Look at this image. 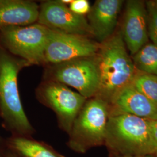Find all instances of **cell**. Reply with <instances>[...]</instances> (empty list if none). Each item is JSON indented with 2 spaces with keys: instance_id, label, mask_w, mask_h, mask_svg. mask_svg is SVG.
Segmentation results:
<instances>
[{
  "instance_id": "cell-1",
  "label": "cell",
  "mask_w": 157,
  "mask_h": 157,
  "mask_svg": "<svg viewBox=\"0 0 157 157\" xmlns=\"http://www.w3.org/2000/svg\"><path fill=\"white\" fill-rule=\"evenodd\" d=\"M122 33L100 44L96 54L100 87L95 97L109 104L120 90L131 84L139 72L129 56Z\"/></svg>"
},
{
  "instance_id": "cell-2",
  "label": "cell",
  "mask_w": 157,
  "mask_h": 157,
  "mask_svg": "<svg viewBox=\"0 0 157 157\" xmlns=\"http://www.w3.org/2000/svg\"><path fill=\"white\" fill-rule=\"evenodd\" d=\"M30 64L14 56L0 45V112L6 124L17 133L30 135L33 129L24 111L20 98L17 77Z\"/></svg>"
},
{
  "instance_id": "cell-3",
  "label": "cell",
  "mask_w": 157,
  "mask_h": 157,
  "mask_svg": "<svg viewBox=\"0 0 157 157\" xmlns=\"http://www.w3.org/2000/svg\"><path fill=\"white\" fill-rule=\"evenodd\" d=\"M151 122L124 113L109 116L105 144L124 157L150 155Z\"/></svg>"
},
{
  "instance_id": "cell-4",
  "label": "cell",
  "mask_w": 157,
  "mask_h": 157,
  "mask_svg": "<svg viewBox=\"0 0 157 157\" xmlns=\"http://www.w3.org/2000/svg\"><path fill=\"white\" fill-rule=\"evenodd\" d=\"M109 117L107 101L97 97L87 100L73 122L69 134V147L76 152L84 153L104 144Z\"/></svg>"
},
{
  "instance_id": "cell-5",
  "label": "cell",
  "mask_w": 157,
  "mask_h": 157,
  "mask_svg": "<svg viewBox=\"0 0 157 157\" xmlns=\"http://www.w3.org/2000/svg\"><path fill=\"white\" fill-rule=\"evenodd\" d=\"M49 29L37 24L0 28V45L30 65L44 63Z\"/></svg>"
},
{
  "instance_id": "cell-6",
  "label": "cell",
  "mask_w": 157,
  "mask_h": 157,
  "mask_svg": "<svg viewBox=\"0 0 157 157\" xmlns=\"http://www.w3.org/2000/svg\"><path fill=\"white\" fill-rule=\"evenodd\" d=\"M95 56L51 65L47 72L49 80L71 86L87 99L94 97L100 81Z\"/></svg>"
},
{
  "instance_id": "cell-7",
  "label": "cell",
  "mask_w": 157,
  "mask_h": 157,
  "mask_svg": "<svg viewBox=\"0 0 157 157\" xmlns=\"http://www.w3.org/2000/svg\"><path fill=\"white\" fill-rule=\"evenodd\" d=\"M40 101L56 113L60 127L69 135L87 98L61 83L49 80L37 90Z\"/></svg>"
},
{
  "instance_id": "cell-8",
  "label": "cell",
  "mask_w": 157,
  "mask_h": 157,
  "mask_svg": "<svg viewBox=\"0 0 157 157\" xmlns=\"http://www.w3.org/2000/svg\"><path fill=\"white\" fill-rule=\"evenodd\" d=\"M100 45L87 37L49 29L44 63L52 65L78 58L94 56Z\"/></svg>"
},
{
  "instance_id": "cell-9",
  "label": "cell",
  "mask_w": 157,
  "mask_h": 157,
  "mask_svg": "<svg viewBox=\"0 0 157 157\" xmlns=\"http://www.w3.org/2000/svg\"><path fill=\"white\" fill-rule=\"evenodd\" d=\"M38 23L47 28L87 37L92 31L86 17L72 11L59 1H47L39 7Z\"/></svg>"
},
{
  "instance_id": "cell-10",
  "label": "cell",
  "mask_w": 157,
  "mask_h": 157,
  "mask_svg": "<svg viewBox=\"0 0 157 157\" xmlns=\"http://www.w3.org/2000/svg\"><path fill=\"white\" fill-rule=\"evenodd\" d=\"M122 35L132 56L148 43L147 11L144 2L138 0L127 2Z\"/></svg>"
},
{
  "instance_id": "cell-11",
  "label": "cell",
  "mask_w": 157,
  "mask_h": 157,
  "mask_svg": "<svg viewBox=\"0 0 157 157\" xmlns=\"http://www.w3.org/2000/svg\"><path fill=\"white\" fill-rule=\"evenodd\" d=\"M109 116L129 114L148 119L157 118V106L132 84L120 90L109 103Z\"/></svg>"
},
{
  "instance_id": "cell-12",
  "label": "cell",
  "mask_w": 157,
  "mask_h": 157,
  "mask_svg": "<svg viewBox=\"0 0 157 157\" xmlns=\"http://www.w3.org/2000/svg\"><path fill=\"white\" fill-rule=\"evenodd\" d=\"M123 2L121 0H97L91 6L87 20L93 36L99 44L113 35Z\"/></svg>"
},
{
  "instance_id": "cell-13",
  "label": "cell",
  "mask_w": 157,
  "mask_h": 157,
  "mask_svg": "<svg viewBox=\"0 0 157 157\" xmlns=\"http://www.w3.org/2000/svg\"><path fill=\"white\" fill-rule=\"evenodd\" d=\"M39 6L25 0H0V28L25 26L38 20Z\"/></svg>"
},
{
  "instance_id": "cell-14",
  "label": "cell",
  "mask_w": 157,
  "mask_h": 157,
  "mask_svg": "<svg viewBox=\"0 0 157 157\" xmlns=\"http://www.w3.org/2000/svg\"><path fill=\"white\" fill-rule=\"evenodd\" d=\"M10 145L23 157H65L45 143L26 137H15L10 141Z\"/></svg>"
},
{
  "instance_id": "cell-15",
  "label": "cell",
  "mask_w": 157,
  "mask_h": 157,
  "mask_svg": "<svg viewBox=\"0 0 157 157\" xmlns=\"http://www.w3.org/2000/svg\"><path fill=\"white\" fill-rule=\"evenodd\" d=\"M133 62L137 71L157 76V46L147 43L133 56Z\"/></svg>"
},
{
  "instance_id": "cell-16",
  "label": "cell",
  "mask_w": 157,
  "mask_h": 157,
  "mask_svg": "<svg viewBox=\"0 0 157 157\" xmlns=\"http://www.w3.org/2000/svg\"><path fill=\"white\" fill-rule=\"evenodd\" d=\"M131 84L157 106V76L138 72Z\"/></svg>"
},
{
  "instance_id": "cell-17",
  "label": "cell",
  "mask_w": 157,
  "mask_h": 157,
  "mask_svg": "<svg viewBox=\"0 0 157 157\" xmlns=\"http://www.w3.org/2000/svg\"><path fill=\"white\" fill-rule=\"evenodd\" d=\"M148 19V37L152 43L157 46V4L155 1L146 3Z\"/></svg>"
},
{
  "instance_id": "cell-18",
  "label": "cell",
  "mask_w": 157,
  "mask_h": 157,
  "mask_svg": "<svg viewBox=\"0 0 157 157\" xmlns=\"http://www.w3.org/2000/svg\"><path fill=\"white\" fill-rule=\"evenodd\" d=\"M68 7L73 13L82 16L87 15L91 8L87 0H72Z\"/></svg>"
},
{
  "instance_id": "cell-19",
  "label": "cell",
  "mask_w": 157,
  "mask_h": 157,
  "mask_svg": "<svg viewBox=\"0 0 157 157\" xmlns=\"http://www.w3.org/2000/svg\"><path fill=\"white\" fill-rule=\"evenodd\" d=\"M150 138L151 155L157 152V118L152 120Z\"/></svg>"
},
{
  "instance_id": "cell-20",
  "label": "cell",
  "mask_w": 157,
  "mask_h": 157,
  "mask_svg": "<svg viewBox=\"0 0 157 157\" xmlns=\"http://www.w3.org/2000/svg\"><path fill=\"white\" fill-rule=\"evenodd\" d=\"M124 157H151L150 155H143V156H127Z\"/></svg>"
},
{
  "instance_id": "cell-21",
  "label": "cell",
  "mask_w": 157,
  "mask_h": 157,
  "mask_svg": "<svg viewBox=\"0 0 157 157\" xmlns=\"http://www.w3.org/2000/svg\"><path fill=\"white\" fill-rule=\"evenodd\" d=\"M7 157H17V155H13V154H10V155H8Z\"/></svg>"
},
{
  "instance_id": "cell-22",
  "label": "cell",
  "mask_w": 157,
  "mask_h": 157,
  "mask_svg": "<svg viewBox=\"0 0 157 157\" xmlns=\"http://www.w3.org/2000/svg\"><path fill=\"white\" fill-rule=\"evenodd\" d=\"M155 155H156V157H157V152L155 153Z\"/></svg>"
},
{
  "instance_id": "cell-23",
  "label": "cell",
  "mask_w": 157,
  "mask_h": 157,
  "mask_svg": "<svg viewBox=\"0 0 157 157\" xmlns=\"http://www.w3.org/2000/svg\"><path fill=\"white\" fill-rule=\"evenodd\" d=\"M155 1V2H156V4H157V1Z\"/></svg>"
}]
</instances>
